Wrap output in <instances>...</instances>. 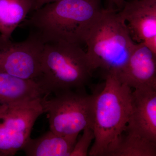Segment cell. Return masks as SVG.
<instances>
[{
	"instance_id": "4fadbf2b",
	"label": "cell",
	"mask_w": 156,
	"mask_h": 156,
	"mask_svg": "<svg viewBox=\"0 0 156 156\" xmlns=\"http://www.w3.org/2000/svg\"><path fill=\"white\" fill-rule=\"evenodd\" d=\"M156 143L125 131L110 144L104 156H156Z\"/></svg>"
},
{
	"instance_id": "8fae6325",
	"label": "cell",
	"mask_w": 156,
	"mask_h": 156,
	"mask_svg": "<svg viewBox=\"0 0 156 156\" xmlns=\"http://www.w3.org/2000/svg\"><path fill=\"white\" fill-rule=\"evenodd\" d=\"M44 96L35 80L0 73V106L40 99Z\"/></svg>"
},
{
	"instance_id": "277c9868",
	"label": "cell",
	"mask_w": 156,
	"mask_h": 156,
	"mask_svg": "<svg viewBox=\"0 0 156 156\" xmlns=\"http://www.w3.org/2000/svg\"><path fill=\"white\" fill-rule=\"evenodd\" d=\"M131 94V88L115 76L105 74L103 89L94 98L95 139L88 155L104 156L109 146L126 130L132 108Z\"/></svg>"
},
{
	"instance_id": "5bb4252c",
	"label": "cell",
	"mask_w": 156,
	"mask_h": 156,
	"mask_svg": "<svg viewBox=\"0 0 156 156\" xmlns=\"http://www.w3.org/2000/svg\"><path fill=\"white\" fill-rule=\"evenodd\" d=\"M28 0H0V34L11 39L31 11Z\"/></svg>"
},
{
	"instance_id": "e0dca14e",
	"label": "cell",
	"mask_w": 156,
	"mask_h": 156,
	"mask_svg": "<svg viewBox=\"0 0 156 156\" xmlns=\"http://www.w3.org/2000/svg\"><path fill=\"white\" fill-rule=\"evenodd\" d=\"M126 2L125 0H108V5L107 9L120 11L122 9Z\"/></svg>"
},
{
	"instance_id": "8992f818",
	"label": "cell",
	"mask_w": 156,
	"mask_h": 156,
	"mask_svg": "<svg viewBox=\"0 0 156 156\" xmlns=\"http://www.w3.org/2000/svg\"><path fill=\"white\" fill-rule=\"evenodd\" d=\"M41 99L0 106V156L14 155L28 141L35 122L44 113Z\"/></svg>"
},
{
	"instance_id": "7c38bea8",
	"label": "cell",
	"mask_w": 156,
	"mask_h": 156,
	"mask_svg": "<svg viewBox=\"0 0 156 156\" xmlns=\"http://www.w3.org/2000/svg\"><path fill=\"white\" fill-rule=\"evenodd\" d=\"M75 138L47 131L37 138H30L21 150L27 156H70L77 141Z\"/></svg>"
},
{
	"instance_id": "30bf717a",
	"label": "cell",
	"mask_w": 156,
	"mask_h": 156,
	"mask_svg": "<svg viewBox=\"0 0 156 156\" xmlns=\"http://www.w3.org/2000/svg\"><path fill=\"white\" fill-rule=\"evenodd\" d=\"M118 80L134 89H156V54L144 43L136 44Z\"/></svg>"
},
{
	"instance_id": "7a4b0ae2",
	"label": "cell",
	"mask_w": 156,
	"mask_h": 156,
	"mask_svg": "<svg viewBox=\"0 0 156 156\" xmlns=\"http://www.w3.org/2000/svg\"><path fill=\"white\" fill-rule=\"evenodd\" d=\"M94 71L81 45L64 42L45 44L41 73L35 80L45 96L84 90Z\"/></svg>"
},
{
	"instance_id": "5b68a950",
	"label": "cell",
	"mask_w": 156,
	"mask_h": 156,
	"mask_svg": "<svg viewBox=\"0 0 156 156\" xmlns=\"http://www.w3.org/2000/svg\"><path fill=\"white\" fill-rule=\"evenodd\" d=\"M95 95L84 90H74L41 99L44 112L48 115L50 130L65 137L77 139L87 126L92 129Z\"/></svg>"
},
{
	"instance_id": "9c48e42d",
	"label": "cell",
	"mask_w": 156,
	"mask_h": 156,
	"mask_svg": "<svg viewBox=\"0 0 156 156\" xmlns=\"http://www.w3.org/2000/svg\"><path fill=\"white\" fill-rule=\"evenodd\" d=\"M131 111L125 131L156 143V89H134Z\"/></svg>"
},
{
	"instance_id": "3957f363",
	"label": "cell",
	"mask_w": 156,
	"mask_h": 156,
	"mask_svg": "<svg viewBox=\"0 0 156 156\" xmlns=\"http://www.w3.org/2000/svg\"><path fill=\"white\" fill-rule=\"evenodd\" d=\"M93 71L103 70L118 77L127 65L136 43L119 11L104 9L85 39Z\"/></svg>"
},
{
	"instance_id": "2e32d148",
	"label": "cell",
	"mask_w": 156,
	"mask_h": 156,
	"mask_svg": "<svg viewBox=\"0 0 156 156\" xmlns=\"http://www.w3.org/2000/svg\"><path fill=\"white\" fill-rule=\"evenodd\" d=\"M30 3L31 9V12H32L37 9H39L44 5L49 3L58 2L62 0H28Z\"/></svg>"
},
{
	"instance_id": "ac0fdd59",
	"label": "cell",
	"mask_w": 156,
	"mask_h": 156,
	"mask_svg": "<svg viewBox=\"0 0 156 156\" xmlns=\"http://www.w3.org/2000/svg\"><path fill=\"white\" fill-rule=\"evenodd\" d=\"M132 1V0H128V1Z\"/></svg>"
},
{
	"instance_id": "ba28073f",
	"label": "cell",
	"mask_w": 156,
	"mask_h": 156,
	"mask_svg": "<svg viewBox=\"0 0 156 156\" xmlns=\"http://www.w3.org/2000/svg\"><path fill=\"white\" fill-rule=\"evenodd\" d=\"M119 12L133 41L156 54V0L126 1Z\"/></svg>"
},
{
	"instance_id": "9a60e30c",
	"label": "cell",
	"mask_w": 156,
	"mask_h": 156,
	"mask_svg": "<svg viewBox=\"0 0 156 156\" xmlns=\"http://www.w3.org/2000/svg\"><path fill=\"white\" fill-rule=\"evenodd\" d=\"M83 133L77 140L70 156H87L89 148L95 139L94 131L91 127L87 126L83 130Z\"/></svg>"
},
{
	"instance_id": "6da1fadb",
	"label": "cell",
	"mask_w": 156,
	"mask_h": 156,
	"mask_svg": "<svg viewBox=\"0 0 156 156\" xmlns=\"http://www.w3.org/2000/svg\"><path fill=\"white\" fill-rule=\"evenodd\" d=\"M104 9L101 0H62L30 13L20 24L44 44L81 45Z\"/></svg>"
},
{
	"instance_id": "52a82bcc",
	"label": "cell",
	"mask_w": 156,
	"mask_h": 156,
	"mask_svg": "<svg viewBox=\"0 0 156 156\" xmlns=\"http://www.w3.org/2000/svg\"><path fill=\"white\" fill-rule=\"evenodd\" d=\"M44 44L33 34L14 42L0 34V73L35 80L41 73Z\"/></svg>"
}]
</instances>
